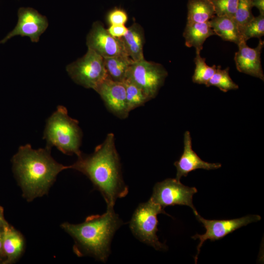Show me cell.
Wrapping results in <instances>:
<instances>
[{
    "instance_id": "1",
    "label": "cell",
    "mask_w": 264,
    "mask_h": 264,
    "mask_svg": "<svg viewBox=\"0 0 264 264\" xmlns=\"http://www.w3.org/2000/svg\"><path fill=\"white\" fill-rule=\"evenodd\" d=\"M86 176L99 191L107 204L113 208L116 200L126 196L129 188L122 177L121 165L114 142V136L109 133L104 142L95 148L93 154L78 156L69 166Z\"/></svg>"
},
{
    "instance_id": "2",
    "label": "cell",
    "mask_w": 264,
    "mask_h": 264,
    "mask_svg": "<svg viewBox=\"0 0 264 264\" xmlns=\"http://www.w3.org/2000/svg\"><path fill=\"white\" fill-rule=\"evenodd\" d=\"M50 148L35 150L29 144L21 146L13 156V170L22 195L30 201L46 194L58 174L69 166L56 161Z\"/></svg>"
},
{
    "instance_id": "3",
    "label": "cell",
    "mask_w": 264,
    "mask_h": 264,
    "mask_svg": "<svg viewBox=\"0 0 264 264\" xmlns=\"http://www.w3.org/2000/svg\"><path fill=\"white\" fill-rule=\"evenodd\" d=\"M123 224L113 208H107L104 214L88 216L82 223L65 222L61 227L73 239L77 256H89L105 263L110 253L113 237Z\"/></svg>"
},
{
    "instance_id": "4",
    "label": "cell",
    "mask_w": 264,
    "mask_h": 264,
    "mask_svg": "<svg viewBox=\"0 0 264 264\" xmlns=\"http://www.w3.org/2000/svg\"><path fill=\"white\" fill-rule=\"evenodd\" d=\"M44 138L49 148L55 146L64 154L77 156L81 154L79 148L82 132L78 122L68 116L64 106H59L48 119Z\"/></svg>"
},
{
    "instance_id": "5",
    "label": "cell",
    "mask_w": 264,
    "mask_h": 264,
    "mask_svg": "<svg viewBox=\"0 0 264 264\" xmlns=\"http://www.w3.org/2000/svg\"><path fill=\"white\" fill-rule=\"evenodd\" d=\"M161 213L169 216L161 206L150 198L147 202L139 204L130 222V228L135 238L156 250L167 249V246L159 241L156 235L158 223L157 217Z\"/></svg>"
},
{
    "instance_id": "6",
    "label": "cell",
    "mask_w": 264,
    "mask_h": 264,
    "mask_svg": "<svg viewBox=\"0 0 264 264\" xmlns=\"http://www.w3.org/2000/svg\"><path fill=\"white\" fill-rule=\"evenodd\" d=\"M66 70L75 83L87 88L94 89L107 78L104 58L88 48L82 57L68 65Z\"/></svg>"
},
{
    "instance_id": "7",
    "label": "cell",
    "mask_w": 264,
    "mask_h": 264,
    "mask_svg": "<svg viewBox=\"0 0 264 264\" xmlns=\"http://www.w3.org/2000/svg\"><path fill=\"white\" fill-rule=\"evenodd\" d=\"M167 75L168 72L162 65L144 59L132 63L126 79L141 88L151 100L156 96Z\"/></svg>"
},
{
    "instance_id": "8",
    "label": "cell",
    "mask_w": 264,
    "mask_h": 264,
    "mask_svg": "<svg viewBox=\"0 0 264 264\" xmlns=\"http://www.w3.org/2000/svg\"><path fill=\"white\" fill-rule=\"evenodd\" d=\"M197 192L196 188L186 186L176 178H168L154 185L150 199L163 209L175 205L188 206L196 215L193 196Z\"/></svg>"
},
{
    "instance_id": "9",
    "label": "cell",
    "mask_w": 264,
    "mask_h": 264,
    "mask_svg": "<svg viewBox=\"0 0 264 264\" xmlns=\"http://www.w3.org/2000/svg\"><path fill=\"white\" fill-rule=\"evenodd\" d=\"M197 220L202 223L206 232L202 235L196 234L192 238L198 239L199 242L197 246V253L195 257V262L197 263L200 248L204 242L207 240L215 241L221 239L235 230L244 226L250 223L257 222L261 219L257 215L246 216L240 218L232 220H209L201 217L198 214L195 215Z\"/></svg>"
},
{
    "instance_id": "10",
    "label": "cell",
    "mask_w": 264,
    "mask_h": 264,
    "mask_svg": "<svg viewBox=\"0 0 264 264\" xmlns=\"http://www.w3.org/2000/svg\"><path fill=\"white\" fill-rule=\"evenodd\" d=\"M17 15V24L12 31L0 40V44H3L18 35L28 37L33 43L38 42L41 35L48 26L47 18L31 7L19 8Z\"/></svg>"
},
{
    "instance_id": "11",
    "label": "cell",
    "mask_w": 264,
    "mask_h": 264,
    "mask_svg": "<svg viewBox=\"0 0 264 264\" xmlns=\"http://www.w3.org/2000/svg\"><path fill=\"white\" fill-rule=\"evenodd\" d=\"M86 44L88 49L103 58L127 55L120 38L112 37L99 21L93 23L87 36Z\"/></svg>"
},
{
    "instance_id": "12",
    "label": "cell",
    "mask_w": 264,
    "mask_h": 264,
    "mask_svg": "<svg viewBox=\"0 0 264 264\" xmlns=\"http://www.w3.org/2000/svg\"><path fill=\"white\" fill-rule=\"evenodd\" d=\"M100 96L109 110L117 117L124 119L129 112L126 103V93L123 83L107 78L94 89Z\"/></svg>"
},
{
    "instance_id": "13",
    "label": "cell",
    "mask_w": 264,
    "mask_h": 264,
    "mask_svg": "<svg viewBox=\"0 0 264 264\" xmlns=\"http://www.w3.org/2000/svg\"><path fill=\"white\" fill-rule=\"evenodd\" d=\"M239 50L235 53L234 60L237 70L264 80V75L261 62V54L264 42L260 39L255 48L249 47L242 41L238 44Z\"/></svg>"
},
{
    "instance_id": "14",
    "label": "cell",
    "mask_w": 264,
    "mask_h": 264,
    "mask_svg": "<svg viewBox=\"0 0 264 264\" xmlns=\"http://www.w3.org/2000/svg\"><path fill=\"white\" fill-rule=\"evenodd\" d=\"M184 149L179 160L174 163L176 169V178L180 180L182 176L195 170L202 169L207 170L217 169L221 167L219 163H209L202 160L193 150L192 138L189 131H186L183 138Z\"/></svg>"
},
{
    "instance_id": "15",
    "label": "cell",
    "mask_w": 264,
    "mask_h": 264,
    "mask_svg": "<svg viewBox=\"0 0 264 264\" xmlns=\"http://www.w3.org/2000/svg\"><path fill=\"white\" fill-rule=\"evenodd\" d=\"M24 247L22 234L8 223L3 227V249L5 257L4 264L16 262L22 255Z\"/></svg>"
},
{
    "instance_id": "16",
    "label": "cell",
    "mask_w": 264,
    "mask_h": 264,
    "mask_svg": "<svg viewBox=\"0 0 264 264\" xmlns=\"http://www.w3.org/2000/svg\"><path fill=\"white\" fill-rule=\"evenodd\" d=\"M120 39L126 54L133 61L144 59V32L139 24L134 22L128 28L127 32Z\"/></svg>"
},
{
    "instance_id": "17",
    "label": "cell",
    "mask_w": 264,
    "mask_h": 264,
    "mask_svg": "<svg viewBox=\"0 0 264 264\" xmlns=\"http://www.w3.org/2000/svg\"><path fill=\"white\" fill-rule=\"evenodd\" d=\"M209 22L215 34L223 40L233 42L237 44L244 41L234 18L215 16Z\"/></svg>"
},
{
    "instance_id": "18",
    "label": "cell",
    "mask_w": 264,
    "mask_h": 264,
    "mask_svg": "<svg viewBox=\"0 0 264 264\" xmlns=\"http://www.w3.org/2000/svg\"><path fill=\"white\" fill-rule=\"evenodd\" d=\"M216 34L209 21L202 23H187L183 34L185 45L188 47H194L196 53H200L206 39Z\"/></svg>"
},
{
    "instance_id": "19",
    "label": "cell",
    "mask_w": 264,
    "mask_h": 264,
    "mask_svg": "<svg viewBox=\"0 0 264 264\" xmlns=\"http://www.w3.org/2000/svg\"><path fill=\"white\" fill-rule=\"evenodd\" d=\"M103 58L107 77L114 81L123 83L133 61L127 55Z\"/></svg>"
},
{
    "instance_id": "20",
    "label": "cell",
    "mask_w": 264,
    "mask_h": 264,
    "mask_svg": "<svg viewBox=\"0 0 264 264\" xmlns=\"http://www.w3.org/2000/svg\"><path fill=\"white\" fill-rule=\"evenodd\" d=\"M187 23L206 22L216 16L210 0H188Z\"/></svg>"
},
{
    "instance_id": "21",
    "label": "cell",
    "mask_w": 264,
    "mask_h": 264,
    "mask_svg": "<svg viewBox=\"0 0 264 264\" xmlns=\"http://www.w3.org/2000/svg\"><path fill=\"white\" fill-rule=\"evenodd\" d=\"M123 83L126 88V103L129 112L150 100L142 89L133 82L126 79Z\"/></svg>"
},
{
    "instance_id": "22",
    "label": "cell",
    "mask_w": 264,
    "mask_h": 264,
    "mask_svg": "<svg viewBox=\"0 0 264 264\" xmlns=\"http://www.w3.org/2000/svg\"><path fill=\"white\" fill-rule=\"evenodd\" d=\"M205 86L216 87L224 92L239 88L238 85L229 76V68L222 69L220 66H217L216 72Z\"/></svg>"
},
{
    "instance_id": "23",
    "label": "cell",
    "mask_w": 264,
    "mask_h": 264,
    "mask_svg": "<svg viewBox=\"0 0 264 264\" xmlns=\"http://www.w3.org/2000/svg\"><path fill=\"white\" fill-rule=\"evenodd\" d=\"M194 62L196 67L192 76L193 82L206 85L216 71V65L208 66L205 63V58H202L200 53H196Z\"/></svg>"
},
{
    "instance_id": "24",
    "label": "cell",
    "mask_w": 264,
    "mask_h": 264,
    "mask_svg": "<svg viewBox=\"0 0 264 264\" xmlns=\"http://www.w3.org/2000/svg\"><path fill=\"white\" fill-rule=\"evenodd\" d=\"M252 0H239L234 17L241 32L245 26L254 18L252 13Z\"/></svg>"
},
{
    "instance_id": "25",
    "label": "cell",
    "mask_w": 264,
    "mask_h": 264,
    "mask_svg": "<svg viewBox=\"0 0 264 264\" xmlns=\"http://www.w3.org/2000/svg\"><path fill=\"white\" fill-rule=\"evenodd\" d=\"M243 40L246 42L252 38H260L264 35V15L254 18L245 26L242 32Z\"/></svg>"
},
{
    "instance_id": "26",
    "label": "cell",
    "mask_w": 264,
    "mask_h": 264,
    "mask_svg": "<svg viewBox=\"0 0 264 264\" xmlns=\"http://www.w3.org/2000/svg\"><path fill=\"white\" fill-rule=\"evenodd\" d=\"M217 16L234 18L239 0H210Z\"/></svg>"
},
{
    "instance_id": "27",
    "label": "cell",
    "mask_w": 264,
    "mask_h": 264,
    "mask_svg": "<svg viewBox=\"0 0 264 264\" xmlns=\"http://www.w3.org/2000/svg\"><path fill=\"white\" fill-rule=\"evenodd\" d=\"M128 19L126 11L121 8L115 7L110 10L107 16V19L110 25H125Z\"/></svg>"
},
{
    "instance_id": "28",
    "label": "cell",
    "mask_w": 264,
    "mask_h": 264,
    "mask_svg": "<svg viewBox=\"0 0 264 264\" xmlns=\"http://www.w3.org/2000/svg\"><path fill=\"white\" fill-rule=\"evenodd\" d=\"M108 32L113 37L120 38L127 32L128 28L125 25L113 24L107 29Z\"/></svg>"
},
{
    "instance_id": "29",
    "label": "cell",
    "mask_w": 264,
    "mask_h": 264,
    "mask_svg": "<svg viewBox=\"0 0 264 264\" xmlns=\"http://www.w3.org/2000/svg\"><path fill=\"white\" fill-rule=\"evenodd\" d=\"M251 2L253 7H256L260 14L264 15V0H252Z\"/></svg>"
},
{
    "instance_id": "30",
    "label": "cell",
    "mask_w": 264,
    "mask_h": 264,
    "mask_svg": "<svg viewBox=\"0 0 264 264\" xmlns=\"http://www.w3.org/2000/svg\"><path fill=\"white\" fill-rule=\"evenodd\" d=\"M0 256L4 259L5 261V257L3 249V228H0Z\"/></svg>"
},
{
    "instance_id": "31",
    "label": "cell",
    "mask_w": 264,
    "mask_h": 264,
    "mask_svg": "<svg viewBox=\"0 0 264 264\" xmlns=\"http://www.w3.org/2000/svg\"><path fill=\"white\" fill-rule=\"evenodd\" d=\"M8 223L4 219L3 208L0 206V228H3L4 225Z\"/></svg>"
},
{
    "instance_id": "32",
    "label": "cell",
    "mask_w": 264,
    "mask_h": 264,
    "mask_svg": "<svg viewBox=\"0 0 264 264\" xmlns=\"http://www.w3.org/2000/svg\"><path fill=\"white\" fill-rule=\"evenodd\" d=\"M4 259L0 256V264H4Z\"/></svg>"
}]
</instances>
